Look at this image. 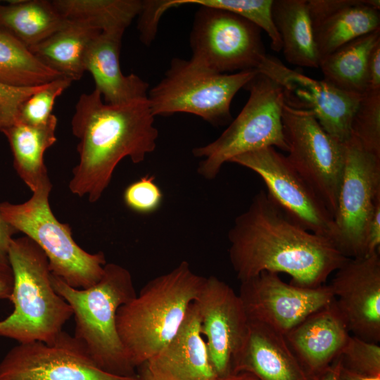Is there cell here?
Listing matches in <instances>:
<instances>
[{
    "label": "cell",
    "instance_id": "6da1fadb",
    "mask_svg": "<svg viewBox=\"0 0 380 380\" xmlns=\"http://www.w3.org/2000/svg\"><path fill=\"white\" fill-rule=\"evenodd\" d=\"M229 256L240 281L262 272L289 274L291 284L317 288L348 258L327 238L291 219L261 190L228 233Z\"/></svg>",
    "mask_w": 380,
    "mask_h": 380
},
{
    "label": "cell",
    "instance_id": "7a4b0ae2",
    "mask_svg": "<svg viewBox=\"0 0 380 380\" xmlns=\"http://www.w3.org/2000/svg\"><path fill=\"white\" fill-rule=\"evenodd\" d=\"M154 117L148 98L112 105L96 89L81 94L71 120L79 139V162L70 191L91 203L99 201L122 159L140 163L155 150L158 131Z\"/></svg>",
    "mask_w": 380,
    "mask_h": 380
},
{
    "label": "cell",
    "instance_id": "3957f363",
    "mask_svg": "<svg viewBox=\"0 0 380 380\" xmlns=\"http://www.w3.org/2000/svg\"><path fill=\"white\" fill-rule=\"evenodd\" d=\"M205 279L182 261L150 280L139 295L119 308L118 333L136 369L156 356L175 335Z\"/></svg>",
    "mask_w": 380,
    "mask_h": 380
},
{
    "label": "cell",
    "instance_id": "277c9868",
    "mask_svg": "<svg viewBox=\"0 0 380 380\" xmlns=\"http://www.w3.org/2000/svg\"><path fill=\"white\" fill-rule=\"evenodd\" d=\"M55 291L70 305L75 319L74 336L103 370L122 376H137L116 327L120 307L137 296L132 275L124 267L106 263L103 277L83 289L70 287L51 273Z\"/></svg>",
    "mask_w": 380,
    "mask_h": 380
},
{
    "label": "cell",
    "instance_id": "5b68a950",
    "mask_svg": "<svg viewBox=\"0 0 380 380\" xmlns=\"http://www.w3.org/2000/svg\"><path fill=\"white\" fill-rule=\"evenodd\" d=\"M8 259L13 276L9 298L13 310L0 320V336L18 343H52L72 316V310L52 285L46 254L24 236L12 239Z\"/></svg>",
    "mask_w": 380,
    "mask_h": 380
},
{
    "label": "cell",
    "instance_id": "8992f818",
    "mask_svg": "<svg viewBox=\"0 0 380 380\" xmlns=\"http://www.w3.org/2000/svg\"><path fill=\"white\" fill-rule=\"evenodd\" d=\"M51 190H37L23 203L2 202L0 213L14 229L42 248L53 274L70 287L89 288L103 277L105 255L87 252L75 241L70 225L59 222L51 209Z\"/></svg>",
    "mask_w": 380,
    "mask_h": 380
},
{
    "label": "cell",
    "instance_id": "52a82bcc",
    "mask_svg": "<svg viewBox=\"0 0 380 380\" xmlns=\"http://www.w3.org/2000/svg\"><path fill=\"white\" fill-rule=\"evenodd\" d=\"M258 73L257 70L218 73L192 58H175L164 77L148 93L149 106L154 116L187 113L215 126L223 125L232 118L234 96Z\"/></svg>",
    "mask_w": 380,
    "mask_h": 380
},
{
    "label": "cell",
    "instance_id": "ba28073f",
    "mask_svg": "<svg viewBox=\"0 0 380 380\" xmlns=\"http://www.w3.org/2000/svg\"><path fill=\"white\" fill-rule=\"evenodd\" d=\"M245 88L250 95L238 116L217 139L192 151L195 157L203 158L198 172L206 179H215L225 163L245 153L269 146L288 151L281 87L258 72Z\"/></svg>",
    "mask_w": 380,
    "mask_h": 380
},
{
    "label": "cell",
    "instance_id": "9c48e42d",
    "mask_svg": "<svg viewBox=\"0 0 380 380\" xmlns=\"http://www.w3.org/2000/svg\"><path fill=\"white\" fill-rule=\"evenodd\" d=\"M379 203L380 157L350 139L346 143L344 170L331 240L343 256L355 258L367 255V227Z\"/></svg>",
    "mask_w": 380,
    "mask_h": 380
},
{
    "label": "cell",
    "instance_id": "30bf717a",
    "mask_svg": "<svg viewBox=\"0 0 380 380\" xmlns=\"http://www.w3.org/2000/svg\"><path fill=\"white\" fill-rule=\"evenodd\" d=\"M287 159L320 197L332 216L343 174L346 144L329 134L308 110L282 107Z\"/></svg>",
    "mask_w": 380,
    "mask_h": 380
},
{
    "label": "cell",
    "instance_id": "8fae6325",
    "mask_svg": "<svg viewBox=\"0 0 380 380\" xmlns=\"http://www.w3.org/2000/svg\"><path fill=\"white\" fill-rule=\"evenodd\" d=\"M191 58L218 73L257 70L266 56L261 30L232 12L200 6L190 34Z\"/></svg>",
    "mask_w": 380,
    "mask_h": 380
},
{
    "label": "cell",
    "instance_id": "7c38bea8",
    "mask_svg": "<svg viewBox=\"0 0 380 380\" xmlns=\"http://www.w3.org/2000/svg\"><path fill=\"white\" fill-rule=\"evenodd\" d=\"M230 163L258 175L266 185L267 195L291 219L331 242V213L286 156L269 146L237 156Z\"/></svg>",
    "mask_w": 380,
    "mask_h": 380
},
{
    "label": "cell",
    "instance_id": "4fadbf2b",
    "mask_svg": "<svg viewBox=\"0 0 380 380\" xmlns=\"http://www.w3.org/2000/svg\"><path fill=\"white\" fill-rule=\"evenodd\" d=\"M0 380H139L101 369L84 345L63 331L51 344L18 343L0 362Z\"/></svg>",
    "mask_w": 380,
    "mask_h": 380
},
{
    "label": "cell",
    "instance_id": "5bb4252c",
    "mask_svg": "<svg viewBox=\"0 0 380 380\" xmlns=\"http://www.w3.org/2000/svg\"><path fill=\"white\" fill-rule=\"evenodd\" d=\"M238 295L248 322L265 324L284 336L334 300L329 285L305 288L289 284L271 272L241 281Z\"/></svg>",
    "mask_w": 380,
    "mask_h": 380
},
{
    "label": "cell",
    "instance_id": "9a60e30c",
    "mask_svg": "<svg viewBox=\"0 0 380 380\" xmlns=\"http://www.w3.org/2000/svg\"><path fill=\"white\" fill-rule=\"evenodd\" d=\"M257 70L281 87L288 106L312 112L328 134L343 144L349 141L351 120L361 96L312 79L267 54Z\"/></svg>",
    "mask_w": 380,
    "mask_h": 380
},
{
    "label": "cell",
    "instance_id": "2e32d148",
    "mask_svg": "<svg viewBox=\"0 0 380 380\" xmlns=\"http://www.w3.org/2000/svg\"><path fill=\"white\" fill-rule=\"evenodd\" d=\"M194 302L211 363L219 378L226 376L232 373L248 331L241 299L227 283L210 276Z\"/></svg>",
    "mask_w": 380,
    "mask_h": 380
},
{
    "label": "cell",
    "instance_id": "e0dca14e",
    "mask_svg": "<svg viewBox=\"0 0 380 380\" xmlns=\"http://www.w3.org/2000/svg\"><path fill=\"white\" fill-rule=\"evenodd\" d=\"M329 286L349 330L365 341L380 342V253L347 258Z\"/></svg>",
    "mask_w": 380,
    "mask_h": 380
},
{
    "label": "cell",
    "instance_id": "ac0fdd59",
    "mask_svg": "<svg viewBox=\"0 0 380 380\" xmlns=\"http://www.w3.org/2000/svg\"><path fill=\"white\" fill-rule=\"evenodd\" d=\"M349 330L335 305L310 314L285 336L297 360L319 369L339 357L350 338Z\"/></svg>",
    "mask_w": 380,
    "mask_h": 380
},
{
    "label": "cell",
    "instance_id": "d6986e66",
    "mask_svg": "<svg viewBox=\"0 0 380 380\" xmlns=\"http://www.w3.org/2000/svg\"><path fill=\"white\" fill-rule=\"evenodd\" d=\"M123 34L101 32L89 42L85 70L92 75L95 89L106 103L118 105L148 98V84L138 75H125L120 66Z\"/></svg>",
    "mask_w": 380,
    "mask_h": 380
},
{
    "label": "cell",
    "instance_id": "ffe728a7",
    "mask_svg": "<svg viewBox=\"0 0 380 380\" xmlns=\"http://www.w3.org/2000/svg\"><path fill=\"white\" fill-rule=\"evenodd\" d=\"M147 362L179 380L219 379L201 333L195 302L190 305L175 335Z\"/></svg>",
    "mask_w": 380,
    "mask_h": 380
},
{
    "label": "cell",
    "instance_id": "44dd1931",
    "mask_svg": "<svg viewBox=\"0 0 380 380\" xmlns=\"http://www.w3.org/2000/svg\"><path fill=\"white\" fill-rule=\"evenodd\" d=\"M246 371L260 380H303L298 360L285 337L273 329L249 322L245 343L232 373Z\"/></svg>",
    "mask_w": 380,
    "mask_h": 380
},
{
    "label": "cell",
    "instance_id": "7402d4cb",
    "mask_svg": "<svg viewBox=\"0 0 380 380\" xmlns=\"http://www.w3.org/2000/svg\"><path fill=\"white\" fill-rule=\"evenodd\" d=\"M56 125L53 114L44 124L32 125L17 120L0 130L9 142L15 170L32 192L52 188L44 154L56 141Z\"/></svg>",
    "mask_w": 380,
    "mask_h": 380
},
{
    "label": "cell",
    "instance_id": "603a6c76",
    "mask_svg": "<svg viewBox=\"0 0 380 380\" xmlns=\"http://www.w3.org/2000/svg\"><path fill=\"white\" fill-rule=\"evenodd\" d=\"M312 28L321 59L349 42L380 30V1L346 0Z\"/></svg>",
    "mask_w": 380,
    "mask_h": 380
},
{
    "label": "cell",
    "instance_id": "cb8c5ba5",
    "mask_svg": "<svg viewBox=\"0 0 380 380\" xmlns=\"http://www.w3.org/2000/svg\"><path fill=\"white\" fill-rule=\"evenodd\" d=\"M100 32L89 24L68 20L61 28L28 49L45 66L72 81L79 80L86 71L88 45Z\"/></svg>",
    "mask_w": 380,
    "mask_h": 380
},
{
    "label": "cell",
    "instance_id": "d4e9b609",
    "mask_svg": "<svg viewBox=\"0 0 380 380\" xmlns=\"http://www.w3.org/2000/svg\"><path fill=\"white\" fill-rule=\"evenodd\" d=\"M272 15L285 59L292 65L319 68L307 0H273Z\"/></svg>",
    "mask_w": 380,
    "mask_h": 380
},
{
    "label": "cell",
    "instance_id": "484cf974",
    "mask_svg": "<svg viewBox=\"0 0 380 380\" xmlns=\"http://www.w3.org/2000/svg\"><path fill=\"white\" fill-rule=\"evenodd\" d=\"M67 21L52 1H13L6 5L0 3V31L27 49L49 37Z\"/></svg>",
    "mask_w": 380,
    "mask_h": 380
},
{
    "label": "cell",
    "instance_id": "4316f807",
    "mask_svg": "<svg viewBox=\"0 0 380 380\" xmlns=\"http://www.w3.org/2000/svg\"><path fill=\"white\" fill-rule=\"evenodd\" d=\"M380 42V30L341 46L319 61L324 80L336 88L357 96L368 89L367 65L370 53Z\"/></svg>",
    "mask_w": 380,
    "mask_h": 380
},
{
    "label": "cell",
    "instance_id": "83f0119b",
    "mask_svg": "<svg viewBox=\"0 0 380 380\" xmlns=\"http://www.w3.org/2000/svg\"><path fill=\"white\" fill-rule=\"evenodd\" d=\"M67 20L89 24L102 32L123 34L143 6L139 0H53Z\"/></svg>",
    "mask_w": 380,
    "mask_h": 380
},
{
    "label": "cell",
    "instance_id": "f1b7e54d",
    "mask_svg": "<svg viewBox=\"0 0 380 380\" xmlns=\"http://www.w3.org/2000/svg\"><path fill=\"white\" fill-rule=\"evenodd\" d=\"M63 77L42 64L19 42L0 31V82L28 87L45 84Z\"/></svg>",
    "mask_w": 380,
    "mask_h": 380
},
{
    "label": "cell",
    "instance_id": "f546056e",
    "mask_svg": "<svg viewBox=\"0 0 380 380\" xmlns=\"http://www.w3.org/2000/svg\"><path fill=\"white\" fill-rule=\"evenodd\" d=\"M273 0H165L160 1L163 12L186 4L208 6L236 13L263 30L268 35L272 49L281 51V42L272 15Z\"/></svg>",
    "mask_w": 380,
    "mask_h": 380
},
{
    "label": "cell",
    "instance_id": "4dcf8cb0",
    "mask_svg": "<svg viewBox=\"0 0 380 380\" xmlns=\"http://www.w3.org/2000/svg\"><path fill=\"white\" fill-rule=\"evenodd\" d=\"M350 139L380 157V90L360 96L351 120Z\"/></svg>",
    "mask_w": 380,
    "mask_h": 380
},
{
    "label": "cell",
    "instance_id": "1f68e13d",
    "mask_svg": "<svg viewBox=\"0 0 380 380\" xmlns=\"http://www.w3.org/2000/svg\"><path fill=\"white\" fill-rule=\"evenodd\" d=\"M72 82L70 78L63 77L44 84L21 104L18 120L32 125L46 122L53 115L56 99Z\"/></svg>",
    "mask_w": 380,
    "mask_h": 380
},
{
    "label": "cell",
    "instance_id": "d6a6232c",
    "mask_svg": "<svg viewBox=\"0 0 380 380\" xmlns=\"http://www.w3.org/2000/svg\"><path fill=\"white\" fill-rule=\"evenodd\" d=\"M123 199L125 205L132 210L148 214L160 206L163 193L155 182L154 176L146 175L125 189Z\"/></svg>",
    "mask_w": 380,
    "mask_h": 380
},
{
    "label": "cell",
    "instance_id": "836d02e7",
    "mask_svg": "<svg viewBox=\"0 0 380 380\" xmlns=\"http://www.w3.org/2000/svg\"><path fill=\"white\" fill-rule=\"evenodd\" d=\"M340 357H344L354 366L368 373V376H378L380 367V346L355 336H350Z\"/></svg>",
    "mask_w": 380,
    "mask_h": 380
},
{
    "label": "cell",
    "instance_id": "e575fe53",
    "mask_svg": "<svg viewBox=\"0 0 380 380\" xmlns=\"http://www.w3.org/2000/svg\"><path fill=\"white\" fill-rule=\"evenodd\" d=\"M43 85L17 87L0 82V130L18 120L21 104Z\"/></svg>",
    "mask_w": 380,
    "mask_h": 380
},
{
    "label": "cell",
    "instance_id": "d590c367",
    "mask_svg": "<svg viewBox=\"0 0 380 380\" xmlns=\"http://www.w3.org/2000/svg\"><path fill=\"white\" fill-rule=\"evenodd\" d=\"M380 248V203L377 204L369 222L366 232L367 255L379 252Z\"/></svg>",
    "mask_w": 380,
    "mask_h": 380
},
{
    "label": "cell",
    "instance_id": "8d00e7d4",
    "mask_svg": "<svg viewBox=\"0 0 380 380\" xmlns=\"http://www.w3.org/2000/svg\"><path fill=\"white\" fill-rule=\"evenodd\" d=\"M367 91L380 90V42L374 46L370 53L367 65Z\"/></svg>",
    "mask_w": 380,
    "mask_h": 380
},
{
    "label": "cell",
    "instance_id": "74e56055",
    "mask_svg": "<svg viewBox=\"0 0 380 380\" xmlns=\"http://www.w3.org/2000/svg\"><path fill=\"white\" fill-rule=\"evenodd\" d=\"M18 232L8 223L0 213V263L8 264V251L13 236Z\"/></svg>",
    "mask_w": 380,
    "mask_h": 380
},
{
    "label": "cell",
    "instance_id": "f35d334b",
    "mask_svg": "<svg viewBox=\"0 0 380 380\" xmlns=\"http://www.w3.org/2000/svg\"><path fill=\"white\" fill-rule=\"evenodd\" d=\"M137 376L139 380H179L173 376L165 373L148 362L137 367Z\"/></svg>",
    "mask_w": 380,
    "mask_h": 380
},
{
    "label": "cell",
    "instance_id": "ab89813d",
    "mask_svg": "<svg viewBox=\"0 0 380 380\" xmlns=\"http://www.w3.org/2000/svg\"><path fill=\"white\" fill-rule=\"evenodd\" d=\"M13 286V276L9 264L0 263V299H9Z\"/></svg>",
    "mask_w": 380,
    "mask_h": 380
},
{
    "label": "cell",
    "instance_id": "60d3db41",
    "mask_svg": "<svg viewBox=\"0 0 380 380\" xmlns=\"http://www.w3.org/2000/svg\"><path fill=\"white\" fill-rule=\"evenodd\" d=\"M218 380H259L253 374L246 372L238 374L237 373H232L226 376L219 378Z\"/></svg>",
    "mask_w": 380,
    "mask_h": 380
},
{
    "label": "cell",
    "instance_id": "b9f144b4",
    "mask_svg": "<svg viewBox=\"0 0 380 380\" xmlns=\"http://www.w3.org/2000/svg\"><path fill=\"white\" fill-rule=\"evenodd\" d=\"M340 371L338 367L328 369L320 380H339Z\"/></svg>",
    "mask_w": 380,
    "mask_h": 380
},
{
    "label": "cell",
    "instance_id": "7bdbcfd3",
    "mask_svg": "<svg viewBox=\"0 0 380 380\" xmlns=\"http://www.w3.org/2000/svg\"><path fill=\"white\" fill-rule=\"evenodd\" d=\"M339 380H360L359 376L349 372L339 374Z\"/></svg>",
    "mask_w": 380,
    "mask_h": 380
},
{
    "label": "cell",
    "instance_id": "ee69618b",
    "mask_svg": "<svg viewBox=\"0 0 380 380\" xmlns=\"http://www.w3.org/2000/svg\"><path fill=\"white\" fill-rule=\"evenodd\" d=\"M360 380H380L379 376H368V377H360Z\"/></svg>",
    "mask_w": 380,
    "mask_h": 380
}]
</instances>
